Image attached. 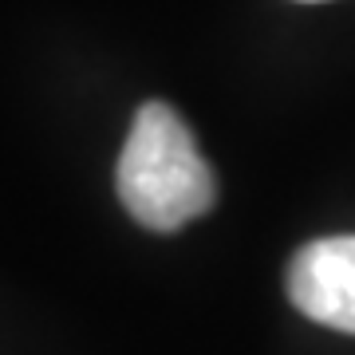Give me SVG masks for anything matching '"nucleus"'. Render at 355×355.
Here are the masks:
<instances>
[{
	"instance_id": "f03ea898",
	"label": "nucleus",
	"mask_w": 355,
	"mask_h": 355,
	"mask_svg": "<svg viewBox=\"0 0 355 355\" xmlns=\"http://www.w3.org/2000/svg\"><path fill=\"white\" fill-rule=\"evenodd\" d=\"M288 300L308 320L355 336V237H320L292 257Z\"/></svg>"
},
{
	"instance_id": "f257e3e1",
	"label": "nucleus",
	"mask_w": 355,
	"mask_h": 355,
	"mask_svg": "<svg viewBox=\"0 0 355 355\" xmlns=\"http://www.w3.org/2000/svg\"><path fill=\"white\" fill-rule=\"evenodd\" d=\"M119 202L142 229L174 233L214 205V170L170 103H142L114 170Z\"/></svg>"
}]
</instances>
